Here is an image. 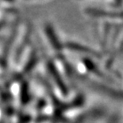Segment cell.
Masks as SVG:
<instances>
[{
	"label": "cell",
	"mask_w": 123,
	"mask_h": 123,
	"mask_svg": "<svg viewBox=\"0 0 123 123\" xmlns=\"http://www.w3.org/2000/svg\"><path fill=\"white\" fill-rule=\"evenodd\" d=\"M65 47H67L68 49L71 50V51H77L79 53H82L84 54H87L89 56H94V57H100L99 54L97 51H93L92 49L89 48V47H86V46H83V45H80L79 43H72V42H68V43H65Z\"/></svg>",
	"instance_id": "6da1fadb"
},
{
	"label": "cell",
	"mask_w": 123,
	"mask_h": 123,
	"mask_svg": "<svg viewBox=\"0 0 123 123\" xmlns=\"http://www.w3.org/2000/svg\"><path fill=\"white\" fill-rule=\"evenodd\" d=\"M45 34L48 37L49 40L50 41L52 44V46L56 50V51H60L62 49V46L59 41V38H57L56 35L54 32L53 28L52 27L51 25H46L45 26Z\"/></svg>",
	"instance_id": "7a4b0ae2"
},
{
	"label": "cell",
	"mask_w": 123,
	"mask_h": 123,
	"mask_svg": "<svg viewBox=\"0 0 123 123\" xmlns=\"http://www.w3.org/2000/svg\"><path fill=\"white\" fill-rule=\"evenodd\" d=\"M48 69L50 71L52 76L53 77V79L55 82H56L57 85H58V87L60 88V90L62 91L63 94H67L68 91H67V88L64 85V82H63V80H61V75L59 74V73L57 72V70L56 69V67L54 66V65L51 62H48Z\"/></svg>",
	"instance_id": "3957f363"
},
{
	"label": "cell",
	"mask_w": 123,
	"mask_h": 123,
	"mask_svg": "<svg viewBox=\"0 0 123 123\" xmlns=\"http://www.w3.org/2000/svg\"><path fill=\"white\" fill-rule=\"evenodd\" d=\"M86 12L88 14L92 15V16L97 17H116V18H123V13H116V12H109L105 11L103 10L98 9H87Z\"/></svg>",
	"instance_id": "277c9868"
},
{
	"label": "cell",
	"mask_w": 123,
	"mask_h": 123,
	"mask_svg": "<svg viewBox=\"0 0 123 123\" xmlns=\"http://www.w3.org/2000/svg\"><path fill=\"white\" fill-rule=\"evenodd\" d=\"M4 2H10V3H13L14 2V0H3Z\"/></svg>",
	"instance_id": "5b68a950"
}]
</instances>
